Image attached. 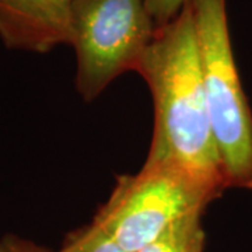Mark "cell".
I'll return each mask as SVG.
<instances>
[{"mask_svg":"<svg viewBox=\"0 0 252 252\" xmlns=\"http://www.w3.org/2000/svg\"><path fill=\"white\" fill-rule=\"evenodd\" d=\"M136 72L153 98L147 157L175 162L223 193L227 188L203 90L190 1L171 23L156 30Z\"/></svg>","mask_w":252,"mask_h":252,"instance_id":"obj_1","label":"cell"},{"mask_svg":"<svg viewBox=\"0 0 252 252\" xmlns=\"http://www.w3.org/2000/svg\"><path fill=\"white\" fill-rule=\"evenodd\" d=\"M225 188L252 190V111L235 64L225 0H189Z\"/></svg>","mask_w":252,"mask_h":252,"instance_id":"obj_2","label":"cell"},{"mask_svg":"<svg viewBox=\"0 0 252 252\" xmlns=\"http://www.w3.org/2000/svg\"><path fill=\"white\" fill-rule=\"evenodd\" d=\"M220 195L178 164L147 157L136 174L118 177L93 223L137 252L182 219L205 213Z\"/></svg>","mask_w":252,"mask_h":252,"instance_id":"obj_3","label":"cell"},{"mask_svg":"<svg viewBox=\"0 0 252 252\" xmlns=\"http://www.w3.org/2000/svg\"><path fill=\"white\" fill-rule=\"evenodd\" d=\"M72 30L76 89L86 102L136 72L156 32L144 0H74Z\"/></svg>","mask_w":252,"mask_h":252,"instance_id":"obj_4","label":"cell"},{"mask_svg":"<svg viewBox=\"0 0 252 252\" xmlns=\"http://www.w3.org/2000/svg\"><path fill=\"white\" fill-rule=\"evenodd\" d=\"M74 0H0V39L7 48L45 54L72 45Z\"/></svg>","mask_w":252,"mask_h":252,"instance_id":"obj_5","label":"cell"},{"mask_svg":"<svg viewBox=\"0 0 252 252\" xmlns=\"http://www.w3.org/2000/svg\"><path fill=\"white\" fill-rule=\"evenodd\" d=\"M203 213L185 217L137 252H203L206 233Z\"/></svg>","mask_w":252,"mask_h":252,"instance_id":"obj_6","label":"cell"},{"mask_svg":"<svg viewBox=\"0 0 252 252\" xmlns=\"http://www.w3.org/2000/svg\"><path fill=\"white\" fill-rule=\"evenodd\" d=\"M59 252H129L91 221L64 237Z\"/></svg>","mask_w":252,"mask_h":252,"instance_id":"obj_7","label":"cell"},{"mask_svg":"<svg viewBox=\"0 0 252 252\" xmlns=\"http://www.w3.org/2000/svg\"><path fill=\"white\" fill-rule=\"evenodd\" d=\"M188 1L189 0H144L156 30L171 23Z\"/></svg>","mask_w":252,"mask_h":252,"instance_id":"obj_8","label":"cell"},{"mask_svg":"<svg viewBox=\"0 0 252 252\" xmlns=\"http://www.w3.org/2000/svg\"><path fill=\"white\" fill-rule=\"evenodd\" d=\"M0 252H55L27 238L14 234H6L0 238ZM59 252V251H58Z\"/></svg>","mask_w":252,"mask_h":252,"instance_id":"obj_9","label":"cell"}]
</instances>
